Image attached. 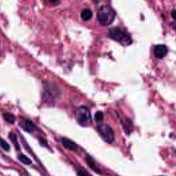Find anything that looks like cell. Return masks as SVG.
Segmentation results:
<instances>
[{
	"mask_svg": "<svg viewBox=\"0 0 176 176\" xmlns=\"http://www.w3.org/2000/svg\"><path fill=\"white\" fill-rule=\"evenodd\" d=\"M115 17V11L108 6H102L100 8L97 13V19L100 24L102 26L111 24L114 21Z\"/></svg>",
	"mask_w": 176,
	"mask_h": 176,
	"instance_id": "cell-1",
	"label": "cell"
},
{
	"mask_svg": "<svg viewBox=\"0 0 176 176\" xmlns=\"http://www.w3.org/2000/svg\"><path fill=\"white\" fill-rule=\"evenodd\" d=\"M108 36L114 41H116L123 45L129 46L132 43V39L129 34L119 27H114L108 32Z\"/></svg>",
	"mask_w": 176,
	"mask_h": 176,
	"instance_id": "cell-2",
	"label": "cell"
},
{
	"mask_svg": "<svg viewBox=\"0 0 176 176\" xmlns=\"http://www.w3.org/2000/svg\"><path fill=\"white\" fill-rule=\"evenodd\" d=\"M75 117L78 123L83 126L88 125L91 120L90 110L85 106H81L77 109L75 111Z\"/></svg>",
	"mask_w": 176,
	"mask_h": 176,
	"instance_id": "cell-3",
	"label": "cell"
},
{
	"mask_svg": "<svg viewBox=\"0 0 176 176\" xmlns=\"http://www.w3.org/2000/svg\"><path fill=\"white\" fill-rule=\"evenodd\" d=\"M96 129L98 131L100 136L107 143L111 144L114 141V132L112 127H109V125L105 124L99 125L96 127Z\"/></svg>",
	"mask_w": 176,
	"mask_h": 176,
	"instance_id": "cell-4",
	"label": "cell"
},
{
	"mask_svg": "<svg viewBox=\"0 0 176 176\" xmlns=\"http://www.w3.org/2000/svg\"><path fill=\"white\" fill-rule=\"evenodd\" d=\"M168 52V49L164 45H157L156 46L154 50V53L155 57L157 59H162L166 56Z\"/></svg>",
	"mask_w": 176,
	"mask_h": 176,
	"instance_id": "cell-5",
	"label": "cell"
},
{
	"mask_svg": "<svg viewBox=\"0 0 176 176\" xmlns=\"http://www.w3.org/2000/svg\"><path fill=\"white\" fill-rule=\"evenodd\" d=\"M62 144L64 145V147L66 148L67 149L72 151H76L78 149V145L76 144L74 142L70 140V139L64 138L61 140Z\"/></svg>",
	"mask_w": 176,
	"mask_h": 176,
	"instance_id": "cell-6",
	"label": "cell"
},
{
	"mask_svg": "<svg viewBox=\"0 0 176 176\" xmlns=\"http://www.w3.org/2000/svg\"><path fill=\"white\" fill-rule=\"evenodd\" d=\"M21 125H22V127L23 129L28 131V132H31V131H33V129H35V127L31 120H29L27 119H23L22 120V123H21Z\"/></svg>",
	"mask_w": 176,
	"mask_h": 176,
	"instance_id": "cell-7",
	"label": "cell"
},
{
	"mask_svg": "<svg viewBox=\"0 0 176 176\" xmlns=\"http://www.w3.org/2000/svg\"><path fill=\"white\" fill-rule=\"evenodd\" d=\"M93 13L90 9H83L81 13V17L84 21H89L92 17Z\"/></svg>",
	"mask_w": 176,
	"mask_h": 176,
	"instance_id": "cell-8",
	"label": "cell"
},
{
	"mask_svg": "<svg viewBox=\"0 0 176 176\" xmlns=\"http://www.w3.org/2000/svg\"><path fill=\"white\" fill-rule=\"evenodd\" d=\"M85 160L87 162V164H88V166L90 167L91 169L94 170V171L98 172L99 171L97 169V167L95 164V162H94V159L90 156H87L85 157Z\"/></svg>",
	"mask_w": 176,
	"mask_h": 176,
	"instance_id": "cell-9",
	"label": "cell"
},
{
	"mask_svg": "<svg viewBox=\"0 0 176 176\" xmlns=\"http://www.w3.org/2000/svg\"><path fill=\"white\" fill-rule=\"evenodd\" d=\"M18 159L19 160L20 162H22L23 164L26 165H30L32 164V160H31L28 157H27L23 154H20L18 156Z\"/></svg>",
	"mask_w": 176,
	"mask_h": 176,
	"instance_id": "cell-10",
	"label": "cell"
},
{
	"mask_svg": "<svg viewBox=\"0 0 176 176\" xmlns=\"http://www.w3.org/2000/svg\"><path fill=\"white\" fill-rule=\"evenodd\" d=\"M9 138L10 139V140L12 141V143L14 144V145L17 150H20V147H19V143H18V142H17L16 135L13 133H10L9 134Z\"/></svg>",
	"mask_w": 176,
	"mask_h": 176,
	"instance_id": "cell-11",
	"label": "cell"
},
{
	"mask_svg": "<svg viewBox=\"0 0 176 176\" xmlns=\"http://www.w3.org/2000/svg\"><path fill=\"white\" fill-rule=\"evenodd\" d=\"M3 117L6 122L11 123V124L15 122V117L11 114H8V113L7 114H4Z\"/></svg>",
	"mask_w": 176,
	"mask_h": 176,
	"instance_id": "cell-12",
	"label": "cell"
},
{
	"mask_svg": "<svg viewBox=\"0 0 176 176\" xmlns=\"http://www.w3.org/2000/svg\"><path fill=\"white\" fill-rule=\"evenodd\" d=\"M0 147H1L3 149L4 151H10V145L6 140H4V139L0 138Z\"/></svg>",
	"mask_w": 176,
	"mask_h": 176,
	"instance_id": "cell-13",
	"label": "cell"
},
{
	"mask_svg": "<svg viewBox=\"0 0 176 176\" xmlns=\"http://www.w3.org/2000/svg\"><path fill=\"white\" fill-rule=\"evenodd\" d=\"M103 113L102 112H97L95 116H94V119H95V120L96 122H101L102 121V120H103Z\"/></svg>",
	"mask_w": 176,
	"mask_h": 176,
	"instance_id": "cell-14",
	"label": "cell"
},
{
	"mask_svg": "<svg viewBox=\"0 0 176 176\" xmlns=\"http://www.w3.org/2000/svg\"><path fill=\"white\" fill-rule=\"evenodd\" d=\"M77 175L78 176H89L88 173L85 171H83L82 170L78 171L77 172Z\"/></svg>",
	"mask_w": 176,
	"mask_h": 176,
	"instance_id": "cell-15",
	"label": "cell"
},
{
	"mask_svg": "<svg viewBox=\"0 0 176 176\" xmlns=\"http://www.w3.org/2000/svg\"><path fill=\"white\" fill-rule=\"evenodd\" d=\"M171 15H172V17L173 19L176 20V10H173L172 12H171Z\"/></svg>",
	"mask_w": 176,
	"mask_h": 176,
	"instance_id": "cell-16",
	"label": "cell"
}]
</instances>
